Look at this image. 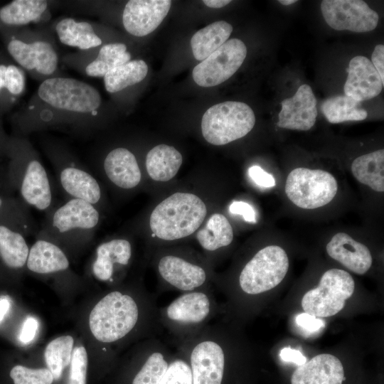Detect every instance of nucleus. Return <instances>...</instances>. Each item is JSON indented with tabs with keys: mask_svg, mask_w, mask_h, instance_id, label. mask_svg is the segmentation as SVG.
Returning a JSON list of instances; mask_svg holds the SVG:
<instances>
[{
	"mask_svg": "<svg viewBox=\"0 0 384 384\" xmlns=\"http://www.w3.org/2000/svg\"><path fill=\"white\" fill-rule=\"evenodd\" d=\"M104 107L95 87L60 75L41 82L11 120L23 133L49 129L87 132L100 122Z\"/></svg>",
	"mask_w": 384,
	"mask_h": 384,
	"instance_id": "nucleus-1",
	"label": "nucleus"
},
{
	"mask_svg": "<svg viewBox=\"0 0 384 384\" xmlns=\"http://www.w3.org/2000/svg\"><path fill=\"white\" fill-rule=\"evenodd\" d=\"M9 58L30 77L39 82L60 76V55L50 24L0 32Z\"/></svg>",
	"mask_w": 384,
	"mask_h": 384,
	"instance_id": "nucleus-2",
	"label": "nucleus"
},
{
	"mask_svg": "<svg viewBox=\"0 0 384 384\" xmlns=\"http://www.w3.org/2000/svg\"><path fill=\"white\" fill-rule=\"evenodd\" d=\"M206 214V204L198 196L177 192L156 206L150 215L149 226L158 238L178 240L193 233Z\"/></svg>",
	"mask_w": 384,
	"mask_h": 384,
	"instance_id": "nucleus-3",
	"label": "nucleus"
},
{
	"mask_svg": "<svg viewBox=\"0 0 384 384\" xmlns=\"http://www.w3.org/2000/svg\"><path fill=\"white\" fill-rule=\"evenodd\" d=\"M139 314L137 304L131 296L114 291L101 299L91 311L90 329L97 341L112 343L134 329Z\"/></svg>",
	"mask_w": 384,
	"mask_h": 384,
	"instance_id": "nucleus-4",
	"label": "nucleus"
},
{
	"mask_svg": "<svg viewBox=\"0 0 384 384\" xmlns=\"http://www.w3.org/2000/svg\"><path fill=\"white\" fill-rule=\"evenodd\" d=\"M255 124V116L248 105L225 101L206 111L201 120V131L210 144L225 145L245 137Z\"/></svg>",
	"mask_w": 384,
	"mask_h": 384,
	"instance_id": "nucleus-5",
	"label": "nucleus"
},
{
	"mask_svg": "<svg viewBox=\"0 0 384 384\" xmlns=\"http://www.w3.org/2000/svg\"><path fill=\"white\" fill-rule=\"evenodd\" d=\"M354 288V280L348 272L336 268L329 270L321 276L318 287L303 296L302 309L317 318L332 316L343 309Z\"/></svg>",
	"mask_w": 384,
	"mask_h": 384,
	"instance_id": "nucleus-6",
	"label": "nucleus"
},
{
	"mask_svg": "<svg viewBox=\"0 0 384 384\" xmlns=\"http://www.w3.org/2000/svg\"><path fill=\"white\" fill-rule=\"evenodd\" d=\"M337 190V181L331 174L303 167L288 174L284 187L287 198L303 209L324 206L334 199Z\"/></svg>",
	"mask_w": 384,
	"mask_h": 384,
	"instance_id": "nucleus-7",
	"label": "nucleus"
},
{
	"mask_svg": "<svg viewBox=\"0 0 384 384\" xmlns=\"http://www.w3.org/2000/svg\"><path fill=\"white\" fill-rule=\"evenodd\" d=\"M289 269L288 256L283 248L269 245L260 250L245 265L239 276L242 290L259 294L277 286Z\"/></svg>",
	"mask_w": 384,
	"mask_h": 384,
	"instance_id": "nucleus-8",
	"label": "nucleus"
},
{
	"mask_svg": "<svg viewBox=\"0 0 384 384\" xmlns=\"http://www.w3.org/2000/svg\"><path fill=\"white\" fill-rule=\"evenodd\" d=\"M246 55L245 44L238 38H231L194 67L193 79L204 87L221 84L235 74Z\"/></svg>",
	"mask_w": 384,
	"mask_h": 384,
	"instance_id": "nucleus-9",
	"label": "nucleus"
},
{
	"mask_svg": "<svg viewBox=\"0 0 384 384\" xmlns=\"http://www.w3.org/2000/svg\"><path fill=\"white\" fill-rule=\"evenodd\" d=\"M132 60L127 46L110 42L96 48L64 54L60 61L68 68L90 78H104L114 68Z\"/></svg>",
	"mask_w": 384,
	"mask_h": 384,
	"instance_id": "nucleus-10",
	"label": "nucleus"
},
{
	"mask_svg": "<svg viewBox=\"0 0 384 384\" xmlns=\"http://www.w3.org/2000/svg\"><path fill=\"white\" fill-rule=\"evenodd\" d=\"M11 141L24 166L21 183L22 198L36 209L46 210L52 203V192L45 167L26 139H13Z\"/></svg>",
	"mask_w": 384,
	"mask_h": 384,
	"instance_id": "nucleus-11",
	"label": "nucleus"
},
{
	"mask_svg": "<svg viewBox=\"0 0 384 384\" xmlns=\"http://www.w3.org/2000/svg\"><path fill=\"white\" fill-rule=\"evenodd\" d=\"M321 11L326 23L337 31H370L379 20L377 12L361 0H324Z\"/></svg>",
	"mask_w": 384,
	"mask_h": 384,
	"instance_id": "nucleus-12",
	"label": "nucleus"
},
{
	"mask_svg": "<svg viewBox=\"0 0 384 384\" xmlns=\"http://www.w3.org/2000/svg\"><path fill=\"white\" fill-rule=\"evenodd\" d=\"M171 5L169 0L128 1L122 14V26L133 36H145L161 24Z\"/></svg>",
	"mask_w": 384,
	"mask_h": 384,
	"instance_id": "nucleus-13",
	"label": "nucleus"
},
{
	"mask_svg": "<svg viewBox=\"0 0 384 384\" xmlns=\"http://www.w3.org/2000/svg\"><path fill=\"white\" fill-rule=\"evenodd\" d=\"M51 29L59 42L75 48L78 51L96 48L110 43L102 26L90 20L62 17L50 23Z\"/></svg>",
	"mask_w": 384,
	"mask_h": 384,
	"instance_id": "nucleus-14",
	"label": "nucleus"
},
{
	"mask_svg": "<svg viewBox=\"0 0 384 384\" xmlns=\"http://www.w3.org/2000/svg\"><path fill=\"white\" fill-rule=\"evenodd\" d=\"M193 384H221L225 368V352L210 338L198 341L190 352Z\"/></svg>",
	"mask_w": 384,
	"mask_h": 384,
	"instance_id": "nucleus-15",
	"label": "nucleus"
},
{
	"mask_svg": "<svg viewBox=\"0 0 384 384\" xmlns=\"http://www.w3.org/2000/svg\"><path fill=\"white\" fill-rule=\"evenodd\" d=\"M48 151L63 163L60 171V182L63 190L72 198L96 204L101 198V189L97 180L87 171L75 166L65 151L48 145Z\"/></svg>",
	"mask_w": 384,
	"mask_h": 384,
	"instance_id": "nucleus-16",
	"label": "nucleus"
},
{
	"mask_svg": "<svg viewBox=\"0 0 384 384\" xmlns=\"http://www.w3.org/2000/svg\"><path fill=\"white\" fill-rule=\"evenodd\" d=\"M281 106L279 127L307 131L314 125L318 114L316 99L309 85H300L292 97L282 101Z\"/></svg>",
	"mask_w": 384,
	"mask_h": 384,
	"instance_id": "nucleus-17",
	"label": "nucleus"
},
{
	"mask_svg": "<svg viewBox=\"0 0 384 384\" xmlns=\"http://www.w3.org/2000/svg\"><path fill=\"white\" fill-rule=\"evenodd\" d=\"M53 3L46 0H14L0 6V32L48 24Z\"/></svg>",
	"mask_w": 384,
	"mask_h": 384,
	"instance_id": "nucleus-18",
	"label": "nucleus"
},
{
	"mask_svg": "<svg viewBox=\"0 0 384 384\" xmlns=\"http://www.w3.org/2000/svg\"><path fill=\"white\" fill-rule=\"evenodd\" d=\"M347 71L343 87L345 95L360 102L375 97L381 92L384 83L368 58L363 55L353 58Z\"/></svg>",
	"mask_w": 384,
	"mask_h": 384,
	"instance_id": "nucleus-19",
	"label": "nucleus"
},
{
	"mask_svg": "<svg viewBox=\"0 0 384 384\" xmlns=\"http://www.w3.org/2000/svg\"><path fill=\"white\" fill-rule=\"evenodd\" d=\"M343 367L340 360L329 353H321L298 366L291 384H342Z\"/></svg>",
	"mask_w": 384,
	"mask_h": 384,
	"instance_id": "nucleus-20",
	"label": "nucleus"
},
{
	"mask_svg": "<svg viewBox=\"0 0 384 384\" xmlns=\"http://www.w3.org/2000/svg\"><path fill=\"white\" fill-rule=\"evenodd\" d=\"M99 220L100 214L94 205L71 198L55 210L51 224L58 233H65L75 230H92Z\"/></svg>",
	"mask_w": 384,
	"mask_h": 384,
	"instance_id": "nucleus-21",
	"label": "nucleus"
},
{
	"mask_svg": "<svg viewBox=\"0 0 384 384\" xmlns=\"http://www.w3.org/2000/svg\"><path fill=\"white\" fill-rule=\"evenodd\" d=\"M326 248L331 258L357 274H364L371 267L373 260L368 248L345 233L334 235Z\"/></svg>",
	"mask_w": 384,
	"mask_h": 384,
	"instance_id": "nucleus-22",
	"label": "nucleus"
},
{
	"mask_svg": "<svg viewBox=\"0 0 384 384\" xmlns=\"http://www.w3.org/2000/svg\"><path fill=\"white\" fill-rule=\"evenodd\" d=\"M210 299L202 292H187L172 301L165 309L167 319L181 326L203 323L210 315Z\"/></svg>",
	"mask_w": 384,
	"mask_h": 384,
	"instance_id": "nucleus-23",
	"label": "nucleus"
},
{
	"mask_svg": "<svg viewBox=\"0 0 384 384\" xmlns=\"http://www.w3.org/2000/svg\"><path fill=\"white\" fill-rule=\"evenodd\" d=\"M158 270L164 280L181 291H193L206 280L203 268L175 255L163 257L159 262Z\"/></svg>",
	"mask_w": 384,
	"mask_h": 384,
	"instance_id": "nucleus-24",
	"label": "nucleus"
},
{
	"mask_svg": "<svg viewBox=\"0 0 384 384\" xmlns=\"http://www.w3.org/2000/svg\"><path fill=\"white\" fill-rule=\"evenodd\" d=\"M26 89V72L0 50V117L18 104Z\"/></svg>",
	"mask_w": 384,
	"mask_h": 384,
	"instance_id": "nucleus-25",
	"label": "nucleus"
},
{
	"mask_svg": "<svg viewBox=\"0 0 384 384\" xmlns=\"http://www.w3.org/2000/svg\"><path fill=\"white\" fill-rule=\"evenodd\" d=\"M103 166L108 178L119 188L130 189L141 181L142 174L137 159L124 147L111 150L104 159Z\"/></svg>",
	"mask_w": 384,
	"mask_h": 384,
	"instance_id": "nucleus-26",
	"label": "nucleus"
},
{
	"mask_svg": "<svg viewBox=\"0 0 384 384\" xmlns=\"http://www.w3.org/2000/svg\"><path fill=\"white\" fill-rule=\"evenodd\" d=\"M132 256L130 242L124 239H113L100 244L96 250V259L92 265L94 276L100 281L110 280L114 265H127Z\"/></svg>",
	"mask_w": 384,
	"mask_h": 384,
	"instance_id": "nucleus-27",
	"label": "nucleus"
},
{
	"mask_svg": "<svg viewBox=\"0 0 384 384\" xmlns=\"http://www.w3.org/2000/svg\"><path fill=\"white\" fill-rule=\"evenodd\" d=\"M26 265L33 272L48 274L68 269L69 261L55 244L38 240L29 249Z\"/></svg>",
	"mask_w": 384,
	"mask_h": 384,
	"instance_id": "nucleus-28",
	"label": "nucleus"
},
{
	"mask_svg": "<svg viewBox=\"0 0 384 384\" xmlns=\"http://www.w3.org/2000/svg\"><path fill=\"white\" fill-rule=\"evenodd\" d=\"M182 161V155L174 146L159 144L147 153L145 165L153 180L168 181L177 174Z\"/></svg>",
	"mask_w": 384,
	"mask_h": 384,
	"instance_id": "nucleus-29",
	"label": "nucleus"
},
{
	"mask_svg": "<svg viewBox=\"0 0 384 384\" xmlns=\"http://www.w3.org/2000/svg\"><path fill=\"white\" fill-rule=\"evenodd\" d=\"M232 31L230 23L218 21L196 32L191 40L194 58L201 61L206 59L228 41Z\"/></svg>",
	"mask_w": 384,
	"mask_h": 384,
	"instance_id": "nucleus-30",
	"label": "nucleus"
},
{
	"mask_svg": "<svg viewBox=\"0 0 384 384\" xmlns=\"http://www.w3.org/2000/svg\"><path fill=\"white\" fill-rule=\"evenodd\" d=\"M147 73L148 66L144 60H131L105 75V88L111 95H119L141 82Z\"/></svg>",
	"mask_w": 384,
	"mask_h": 384,
	"instance_id": "nucleus-31",
	"label": "nucleus"
},
{
	"mask_svg": "<svg viewBox=\"0 0 384 384\" xmlns=\"http://www.w3.org/2000/svg\"><path fill=\"white\" fill-rule=\"evenodd\" d=\"M353 176L375 191H384V150L379 149L355 159L351 166Z\"/></svg>",
	"mask_w": 384,
	"mask_h": 384,
	"instance_id": "nucleus-32",
	"label": "nucleus"
},
{
	"mask_svg": "<svg viewBox=\"0 0 384 384\" xmlns=\"http://www.w3.org/2000/svg\"><path fill=\"white\" fill-rule=\"evenodd\" d=\"M197 239L203 249L213 251L232 242L233 228L224 215L214 213L208 218L205 226L198 232Z\"/></svg>",
	"mask_w": 384,
	"mask_h": 384,
	"instance_id": "nucleus-33",
	"label": "nucleus"
},
{
	"mask_svg": "<svg viewBox=\"0 0 384 384\" xmlns=\"http://www.w3.org/2000/svg\"><path fill=\"white\" fill-rule=\"evenodd\" d=\"M356 100L346 95H336L326 99L321 105V110L326 119L332 124L346 121H361L368 113Z\"/></svg>",
	"mask_w": 384,
	"mask_h": 384,
	"instance_id": "nucleus-34",
	"label": "nucleus"
},
{
	"mask_svg": "<svg viewBox=\"0 0 384 384\" xmlns=\"http://www.w3.org/2000/svg\"><path fill=\"white\" fill-rule=\"evenodd\" d=\"M29 248L23 235L0 225V256L10 268L22 267L26 262Z\"/></svg>",
	"mask_w": 384,
	"mask_h": 384,
	"instance_id": "nucleus-35",
	"label": "nucleus"
},
{
	"mask_svg": "<svg viewBox=\"0 0 384 384\" xmlns=\"http://www.w3.org/2000/svg\"><path fill=\"white\" fill-rule=\"evenodd\" d=\"M73 346L72 336H62L51 341L46 346L45 361L54 380L59 379L64 368L70 363Z\"/></svg>",
	"mask_w": 384,
	"mask_h": 384,
	"instance_id": "nucleus-36",
	"label": "nucleus"
},
{
	"mask_svg": "<svg viewBox=\"0 0 384 384\" xmlns=\"http://www.w3.org/2000/svg\"><path fill=\"white\" fill-rule=\"evenodd\" d=\"M169 364L162 352H152L135 375L132 384H159Z\"/></svg>",
	"mask_w": 384,
	"mask_h": 384,
	"instance_id": "nucleus-37",
	"label": "nucleus"
},
{
	"mask_svg": "<svg viewBox=\"0 0 384 384\" xmlns=\"http://www.w3.org/2000/svg\"><path fill=\"white\" fill-rule=\"evenodd\" d=\"M14 384H51L54 380L48 368H28L16 366L10 371Z\"/></svg>",
	"mask_w": 384,
	"mask_h": 384,
	"instance_id": "nucleus-38",
	"label": "nucleus"
},
{
	"mask_svg": "<svg viewBox=\"0 0 384 384\" xmlns=\"http://www.w3.org/2000/svg\"><path fill=\"white\" fill-rule=\"evenodd\" d=\"M159 384H193L190 363L176 358L169 364Z\"/></svg>",
	"mask_w": 384,
	"mask_h": 384,
	"instance_id": "nucleus-39",
	"label": "nucleus"
},
{
	"mask_svg": "<svg viewBox=\"0 0 384 384\" xmlns=\"http://www.w3.org/2000/svg\"><path fill=\"white\" fill-rule=\"evenodd\" d=\"M87 354L83 346L74 348L70 361L68 384H86Z\"/></svg>",
	"mask_w": 384,
	"mask_h": 384,
	"instance_id": "nucleus-40",
	"label": "nucleus"
},
{
	"mask_svg": "<svg viewBox=\"0 0 384 384\" xmlns=\"http://www.w3.org/2000/svg\"><path fill=\"white\" fill-rule=\"evenodd\" d=\"M295 321L297 325L301 329L310 333L316 332L325 326V322L323 319L306 312L297 315Z\"/></svg>",
	"mask_w": 384,
	"mask_h": 384,
	"instance_id": "nucleus-41",
	"label": "nucleus"
},
{
	"mask_svg": "<svg viewBox=\"0 0 384 384\" xmlns=\"http://www.w3.org/2000/svg\"><path fill=\"white\" fill-rule=\"evenodd\" d=\"M250 178L255 184L264 188H271L275 186V180L273 176L265 171L257 165L252 166L248 169Z\"/></svg>",
	"mask_w": 384,
	"mask_h": 384,
	"instance_id": "nucleus-42",
	"label": "nucleus"
},
{
	"mask_svg": "<svg viewBox=\"0 0 384 384\" xmlns=\"http://www.w3.org/2000/svg\"><path fill=\"white\" fill-rule=\"evenodd\" d=\"M229 211L233 214L242 216L244 220L249 223H255L256 213L252 206L244 201H233L229 206Z\"/></svg>",
	"mask_w": 384,
	"mask_h": 384,
	"instance_id": "nucleus-43",
	"label": "nucleus"
},
{
	"mask_svg": "<svg viewBox=\"0 0 384 384\" xmlns=\"http://www.w3.org/2000/svg\"><path fill=\"white\" fill-rule=\"evenodd\" d=\"M37 320L31 316L28 317L22 326L19 339L24 344H28L33 341L38 329Z\"/></svg>",
	"mask_w": 384,
	"mask_h": 384,
	"instance_id": "nucleus-44",
	"label": "nucleus"
},
{
	"mask_svg": "<svg viewBox=\"0 0 384 384\" xmlns=\"http://www.w3.org/2000/svg\"><path fill=\"white\" fill-rule=\"evenodd\" d=\"M279 356L283 361L291 362L297 364L298 366H302L307 361L306 358L301 351L290 347L283 348L279 352Z\"/></svg>",
	"mask_w": 384,
	"mask_h": 384,
	"instance_id": "nucleus-45",
	"label": "nucleus"
},
{
	"mask_svg": "<svg viewBox=\"0 0 384 384\" xmlns=\"http://www.w3.org/2000/svg\"><path fill=\"white\" fill-rule=\"evenodd\" d=\"M370 61L384 83V46L383 44H378L375 47Z\"/></svg>",
	"mask_w": 384,
	"mask_h": 384,
	"instance_id": "nucleus-46",
	"label": "nucleus"
},
{
	"mask_svg": "<svg viewBox=\"0 0 384 384\" xmlns=\"http://www.w3.org/2000/svg\"><path fill=\"white\" fill-rule=\"evenodd\" d=\"M203 4L213 9H220L231 2L230 0H204Z\"/></svg>",
	"mask_w": 384,
	"mask_h": 384,
	"instance_id": "nucleus-47",
	"label": "nucleus"
},
{
	"mask_svg": "<svg viewBox=\"0 0 384 384\" xmlns=\"http://www.w3.org/2000/svg\"><path fill=\"white\" fill-rule=\"evenodd\" d=\"M10 308V302L6 298L0 299V322L4 319V316Z\"/></svg>",
	"mask_w": 384,
	"mask_h": 384,
	"instance_id": "nucleus-48",
	"label": "nucleus"
},
{
	"mask_svg": "<svg viewBox=\"0 0 384 384\" xmlns=\"http://www.w3.org/2000/svg\"><path fill=\"white\" fill-rule=\"evenodd\" d=\"M1 118L2 117H0V145L6 146L9 140H6L3 137L2 129H1Z\"/></svg>",
	"mask_w": 384,
	"mask_h": 384,
	"instance_id": "nucleus-49",
	"label": "nucleus"
},
{
	"mask_svg": "<svg viewBox=\"0 0 384 384\" xmlns=\"http://www.w3.org/2000/svg\"><path fill=\"white\" fill-rule=\"evenodd\" d=\"M278 1H279V4H281L282 5L288 6V5L292 4L294 3H296L297 1H296V0H279Z\"/></svg>",
	"mask_w": 384,
	"mask_h": 384,
	"instance_id": "nucleus-50",
	"label": "nucleus"
},
{
	"mask_svg": "<svg viewBox=\"0 0 384 384\" xmlns=\"http://www.w3.org/2000/svg\"><path fill=\"white\" fill-rule=\"evenodd\" d=\"M1 206H2V199L0 197V208L1 207Z\"/></svg>",
	"mask_w": 384,
	"mask_h": 384,
	"instance_id": "nucleus-51",
	"label": "nucleus"
}]
</instances>
